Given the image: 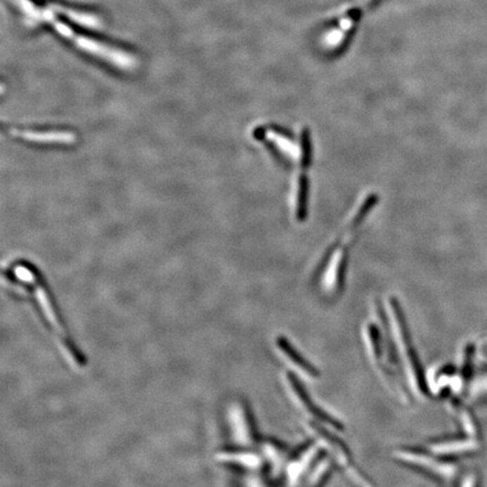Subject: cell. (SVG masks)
<instances>
[{
  "instance_id": "6da1fadb",
  "label": "cell",
  "mask_w": 487,
  "mask_h": 487,
  "mask_svg": "<svg viewBox=\"0 0 487 487\" xmlns=\"http://www.w3.org/2000/svg\"><path fill=\"white\" fill-rule=\"evenodd\" d=\"M11 1L23 15L27 24L48 26L57 33L58 37L72 44L79 51L126 72L134 70L139 66V60L134 53L93 33L95 29L102 25V18L96 13L48 0Z\"/></svg>"
},
{
  "instance_id": "7a4b0ae2",
  "label": "cell",
  "mask_w": 487,
  "mask_h": 487,
  "mask_svg": "<svg viewBox=\"0 0 487 487\" xmlns=\"http://www.w3.org/2000/svg\"><path fill=\"white\" fill-rule=\"evenodd\" d=\"M384 313L408 391L415 398L424 401L429 393L427 377L414 348L408 322L398 300L394 297L388 298Z\"/></svg>"
},
{
  "instance_id": "3957f363",
  "label": "cell",
  "mask_w": 487,
  "mask_h": 487,
  "mask_svg": "<svg viewBox=\"0 0 487 487\" xmlns=\"http://www.w3.org/2000/svg\"><path fill=\"white\" fill-rule=\"evenodd\" d=\"M385 315L379 322H368L362 328V341L370 363L378 372L384 384L395 394L402 402H408V388H405L404 376L397 359L396 351L391 341V334H386Z\"/></svg>"
},
{
  "instance_id": "277c9868",
  "label": "cell",
  "mask_w": 487,
  "mask_h": 487,
  "mask_svg": "<svg viewBox=\"0 0 487 487\" xmlns=\"http://www.w3.org/2000/svg\"><path fill=\"white\" fill-rule=\"evenodd\" d=\"M305 429L323 451H326L328 458L335 466L342 470L345 477L354 487H375L359 466L354 462L353 455L348 446L339 439L337 431L331 430L315 422H305Z\"/></svg>"
},
{
  "instance_id": "5b68a950",
  "label": "cell",
  "mask_w": 487,
  "mask_h": 487,
  "mask_svg": "<svg viewBox=\"0 0 487 487\" xmlns=\"http://www.w3.org/2000/svg\"><path fill=\"white\" fill-rule=\"evenodd\" d=\"M377 197L372 194H369L365 200L360 203L354 214L353 219L351 218L350 223L345 228L343 235L337 244L339 245L333 247L331 252V257L328 259L327 264L323 271L322 279H320V287L325 294L328 296L337 294L342 288L343 281H344L345 264H346V242L352 240V237L356 234V231L360 227V223H363L365 219V214L372 209L373 204L376 202Z\"/></svg>"
},
{
  "instance_id": "8992f818",
  "label": "cell",
  "mask_w": 487,
  "mask_h": 487,
  "mask_svg": "<svg viewBox=\"0 0 487 487\" xmlns=\"http://www.w3.org/2000/svg\"><path fill=\"white\" fill-rule=\"evenodd\" d=\"M283 385L291 403L305 416L306 421L315 422L337 432H342L344 430L342 422L332 416V414L320 408V405L313 401L311 394L304 387L302 380L298 377L291 372L283 373Z\"/></svg>"
},
{
  "instance_id": "52a82bcc",
  "label": "cell",
  "mask_w": 487,
  "mask_h": 487,
  "mask_svg": "<svg viewBox=\"0 0 487 487\" xmlns=\"http://www.w3.org/2000/svg\"><path fill=\"white\" fill-rule=\"evenodd\" d=\"M394 457L401 464L432 476L436 479H449L453 475V468L445 462H440V459L432 451H425L420 448L403 447L394 451Z\"/></svg>"
},
{
  "instance_id": "ba28073f",
  "label": "cell",
  "mask_w": 487,
  "mask_h": 487,
  "mask_svg": "<svg viewBox=\"0 0 487 487\" xmlns=\"http://www.w3.org/2000/svg\"><path fill=\"white\" fill-rule=\"evenodd\" d=\"M273 348L280 359L288 367L289 372L302 382H313L319 378L318 369L300 353L288 337L285 335L274 337Z\"/></svg>"
},
{
  "instance_id": "9c48e42d",
  "label": "cell",
  "mask_w": 487,
  "mask_h": 487,
  "mask_svg": "<svg viewBox=\"0 0 487 487\" xmlns=\"http://www.w3.org/2000/svg\"><path fill=\"white\" fill-rule=\"evenodd\" d=\"M231 436L235 445L254 447L259 442V433L251 410L242 402L234 403L229 410Z\"/></svg>"
},
{
  "instance_id": "30bf717a",
  "label": "cell",
  "mask_w": 487,
  "mask_h": 487,
  "mask_svg": "<svg viewBox=\"0 0 487 487\" xmlns=\"http://www.w3.org/2000/svg\"><path fill=\"white\" fill-rule=\"evenodd\" d=\"M259 451L262 453L266 469L270 472V476L274 479H277L279 476L283 477L285 467L292 455L290 449L278 440L265 439L259 443Z\"/></svg>"
},
{
  "instance_id": "8fae6325",
  "label": "cell",
  "mask_w": 487,
  "mask_h": 487,
  "mask_svg": "<svg viewBox=\"0 0 487 487\" xmlns=\"http://www.w3.org/2000/svg\"><path fill=\"white\" fill-rule=\"evenodd\" d=\"M8 134L14 138L37 143H58V145H74L77 143V134L68 130H51V131H34L22 129H9Z\"/></svg>"
},
{
  "instance_id": "7c38bea8",
  "label": "cell",
  "mask_w": 487,
  "mask_h": 487,
  "mask_svg": "<svg viewBox=\"0 0 487 487\" xmlns=\"http://www.w3.org/2000/svg\"><path fill=\"white\" fill-rule=\"evenodd\" d=\"M334 462L330 458H320L306 476L300 487H324L333 473Z\"/></svg>"
},
{
  "instance_id": "4fadbf2b",
  "label": "cell",
  "mask_w": 487,
  "mask_h": 487,
  "mask_svg": "<svg viewBox=\"0 0 487 487\" xmlns=\"http://www.w3.org/2000/svg\"><path fill=\"white\" fill-rule=\"evenodd\" d=\"M244 487H272L271 479L264 475V470L261 472H247L246 473Z\"/></svg>"
}]
</instances>
